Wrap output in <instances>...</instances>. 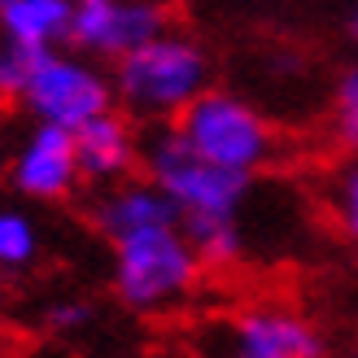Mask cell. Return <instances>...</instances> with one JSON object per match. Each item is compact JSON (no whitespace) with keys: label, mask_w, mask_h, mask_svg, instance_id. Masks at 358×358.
<instances>
[{"label":"cell","mask_w":358,"mask_h":358,"mask_svg":"<svg viewBox=\"0 0 358 358\" xmlns=\"http://www.w3.org/2000/svg\"><path fill=\"white\" fill-rule=\"evenodd\" d=\"M171 27V5L162 0H70V40L83 57L118 62L136 44Z\"/></svg>","instance_id":"cell-7"},{"label":"cell","mask_w":358,"mask_h":358,"mask_svg":"<svg viewBox=\"0 0 358 358\" xmlns=\"http://www.w3.org/2000/svg\"><path fill=\"white\" fill-rule=\"evenodd\" d=\"M332 127L345 153H358V62L336 79L332 92Z\"/></svg>","instance_id":"cell-15"},{"label":"cell","mask_w":358,"mask_h":358,"mask_svg":"<svg viewBox=\"0 0 358 358\" xmlns=\"http://www.w3.org/2000/svg\"><path fill=\"white\" fill-rule=\"evenodd\" d=\"M171 122L201 157L241 175H258L275 157V145H280L271 118L258 105H249L245 96L214 83L196 101H188Z\"/></svg>","instance_id":"cell-4"},{"label":"cell","mask_w":358,"mask_h":358,"mask_svg":"<svg viewBox=\"0 0 358 358\" xmlns=\"http://www.w3.org/2000/svg\"><path fill=\"white\" fill-rule=\"evenodd\" d=\"M140 171L171 196L179 219H214V214H241L249 201L254 175L227 171L201 157L175 122H153L149 136H140Z\"/></svg>","instance_id":"cell-3"},{"label":"cell","mask_w":358,"mask_h":358,"mask_svg":"<svg viewBox=\"0 0 358 358\" xmlns=\"http://www.w3.org/2000/svg\"><path fill=\"white\" fill-rule=\"evenodd\" d=\"M110 249H114L110 289L136 315H162L184 306L196 280H201V262H196L179 223L145 227L136 236L114 241Z\"/></svg>","instance_id":"cell-2"},{"label":"cell","mask_w":358,"mask_h":358,"mask_svg":"<svg viewBox=\"0 0 358 358\" xmlns=\"http://www.w3.org/2000/svg\"><path fill=\"white\" fill-rule=\"evenodd\" d=\"M223 358H332V345L306 310L284 301H258L227 319Z\"/></svg>","instance_id":"cell-6"},{"label":"cell","mask_w":358,"mask_h":358,"mask_svg":"<svg viewBox=\"0 0 358 358\" xmlns=\"http://www.w3.org/2000/svg\"><path fill=\"white\" fill-rule=\"evenodd\" d=\"M345 358H358V345H354V350H350V354H345Z\"/></svg>","instance_id":"cell-19"},{"label":"cell","mask_w":358,"mask_h":358,"mask_svg":"<svg viewBox=\"0 0 358 358\" xmlns=\"http://www.w3.org/2000/svg\"><path fill=\"white\" fill-rule=\"evenodd\" d=\"M332 219H336V231L350 245H358V153H350V162L332 184Z\"/></svg>","instance_id":"cell-16"},{"label":"cell","mask_w":358,"mask_h":358,"mask_svg":"<svg viewBox=\"0 0 358 358\" xmlns=\"http://www.w3.org/2000/svg\"><path fill=\"white\" fill-rule=\"evenodd\" d=\"M110 83L122 114H131L136 122H171L214 83V62L196 35L166 27L153 40L122 52L110 70Z\"/></svg>","instance_id":"cell-1"},{"label":"cell","mask_w":358,"mask_h":358,"mask_svg":"<svg viewBox=\"0 0 358 358\" xmlns=\"http://www.w3.org/2000/svg\"><path fill=\"white\" fill-rule=\"evenodd\" d=\"M40 324L48 328V332H83L87 324H92V306L87 301H52V306H44V315H40Z\"/></svg>","instance_id":"cell-17"},{"label":"cell","mask_w":358,"mask_h":358,"mask_svg":"<svg viewBox=\"0 0 358 358\" xmlns=\"http://www.w3.org/2000/svg\"><path fill=\"white\" fill-rule=\"evenodd\" d=\"M17 105L35 122H52V127L75 131L79 122L114 110V83L96 66V57H83L79 48L75 52L44 48Z\"/></svg>","instance_id":"cell-5"},{"label":"cell","mask_w":358,"mask_h":358,"mask_svg":"<svg viewBox=\"0 0 358 358\" xmlns=\"http://www.w3.org/2000/svg\"><path fill=\"white\" fill-rule=\"evenodd\" d=\"M0 35L31 48H62L70 40V0H9L0 9Z\"/></svg>","instance_id":"cell-11"},{"label":"cell","mask_w":358,"mask_h":358,"mask_svg":"<svg viewBox=\"0 0 358 358\" xmlns=\"http://www.w3.org/2000/svg\"><path fill=\"white\" fill-rule=\"evenodd\" d=\"M40 258V227L27 210L0 206V275L31 271Z\"/></svg>","instance_id":"cell-13"},{"label":"cell","mask_w":358,"mask_h":358,"mask_svg":"<svg viewBox=\"0 0 358 358\" xmlns=\"http://www.w3.org/2000/svg\"><path fill=\"white\" fill-rule=\"evenodd\" d=\"M201 271H227L245 258L241 214H214V219H179Z\"/></svg>","instance_id":"cell-12"},{"label":"cell","mask_w":358,"mask_h":358,"mask_svg":"<svg viewBox=\"0 0 358 358\" xmlns=\"http://www.w3.org/2000/svg\"><path fill=\"white\" fill-rule=\"evenodd\" d=\"M345 35H350V40L358 44V5H354V9L345 13Z\"/></svg>","instance_id":"cell-18"},{"label":"cell","mask_w":358,"mask_h":358,"mask_svg":"<svg viewBox=\"0 0 358 358\" xmlns=\"http://www.w3.org/2000/svg\"><path fill=\"white\" fill-rule=\"evenodd\" d=\"M44 48H31V44H17L9 35H0V105H17L22 101V87L31 79L35 62H40Z\"/></svg>","instance_id":"cell-14"},{"label":"cell","mask_w":358,"mask_h":358,"mask_svg":"<svg viewBox=\"0 0 358 358\" xmlns=\"http://www.w3.org/2000/svg\"><path fill=\"white\" fill-rule=\"evenodd\" d=\"M5 5H9V0H0V9H5Z\"/></svg>","instance_id":"cell-20"},{"label":"cell","mask_w":358,"mask_h":358,"mask_svg":"<svg viewBox=\"0 0 358 358\" xmlns=\"http://www.w3.org/2000/svg\"><path fill=\"white\" fill-rule=\"evenodd\" d=\"M9 184L27 201H66V196H75V188L83 184L75 162V136L66 127H52V122H35L9 162Z\"/></svg>","instance_id":"cell-8"},{"label":"cell","mask_w":358,"mask_h":358,"mask_svg":"<svg viewBox=\"0 0 358 358\" xmlns=\"http://www.w3.org/2000/svg\"><path fill=\"white\" fill-rule=\"evenodd\" d=\"M70 136H75V162H79L83 184L105 188V184H118V179L140 171V127L118 105L79 122Z\"/></svg>","instance_id":"cell-9"},{"label":"cell","mask_w":358,"mask_h":358,"mask_svg":"<svg viewBox=\"0 0 358 358\" xmlns=\"http://www.w3.org/2000/svg\"><path fill=\"white\" fill-rule=\"evenodd\" d=\"M166 223H179V210L149 175H127L118 184H105L101 196L92 201V227L110 245L122 236H136L145 227H166Z\"/></svg>","instance_id":"cell-10"}]
</instances>
